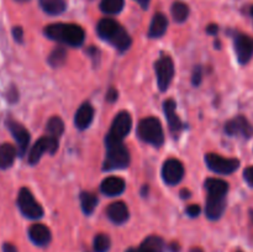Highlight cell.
I'll use <instances>...</instances> for the list:
<instances>
[{
    "instance_id": "obj_1",
    "label": "cell",
    "mask_w": 253,
    "mask_h": 252,
    "mask_svg": "<svg viewBox=\"0 0 253 252\" xmlns=\"http://www.w3.org/2000/svg\"><path fill=\"white\" fill-rule=\"evenodd\" d=\"M205 189L208 190V199L205 212L210 220H217L224 214L226 208V194L229 184L217 178L205 180Z\"/></svg>"
},
{
    "instance_id": "obj_2",
    "label": "cell",
    "mask_w": 253,
    "mask_h": 252,
    "mask_svg": "<svg viewBox=\"0 0 253 252\" xmlns=\"http://www.w3.org/2000/svg\"><path fill=\"white\" fill-rule=\"evenodd\" d=\"M96 32L105 41L110 42L120 52L126 51L131 44V37L125 29L113 19H101L96 26Z\"/></svg>"
},
{
    "instance_id": "obj_3",
    "label": "cell",
    "mask_w": 253,
    "mask_h": 252,
    "mask_svg": "<svg viewBox=\"0 0 253 252\" xmlns=\"http://www.w3.org/2000/svg\"><path fill=\"white\" fill-rule=\"evenodd\" d=\"M44 35L48 39L62 42L72 47H79L84 42L85 32L79 25L76 24H52L46 26Z\"/></svg>"
},
{
    "instance_id": "obj_4",
    "label": "cell",
    "mask_w": 253,
    "mask_h": 252,
    "mask_svg": "<svg viewBox=\"0 0 253 252\" xmlns=\"http://www.w3.org/2000/svg\"><path fill=\"white\" fill-rule=\"evenodd\" d=\"M137 132L141 140L151 143L156 147H160L165 142L162 124L156 118H146L141 120L140 124H138Z\"/></svg>"
},
{
    "instance_id": "obj_5",
    "label": "cell",
    "mask_w": 253,
    "mask_h": 252,
    "mask_svg": "<svg viewBox=\"0 0 253 252\" xmlns=\"http://www.w3.org/2000/svg\"><path fill=\"white\" fill-rule=\"evenodd\" d=\"M132 126V119L127 111H121L114 118L109 133L105 137L106 146L114 143H121L124 138L128 135Z\"/></svg>"
},
{
    "instance_id": "obj_6",
    "label": "cell",
    "mask_w": 253,
    "mask_h": 252,
    "mask_svg": "<svg viewBox=\"0 0 253 252\" xmlns=\"http://www.w3.org/2000/svg\"><path fill=\"white\" fill-rule=\"evenodd\" d=\"M108 151H106L105 162H104V169L113 170V169H124L130 163V153L127 148L121 143H114V145H108Z\"/></svg>"
},
{
    "instance_id": "obj_7",
    "label": "cell",
    "mask_w": 253,
    "mask_h": 252,
    "mask_svg": "<svg viewBox=\"0 0 253 252\" xmlns=\"http://www.w3.org/2000/svg\"><path fill=\"white\" fill-rule=\"evenodd\" d=\"M17 207L22 215L29 219H40L43 215V209L41 205L35 200L34 195L27 188H21L17 195Z\"/></svg>"
},
{
    "instance_id": "obj_8",
    "label": "cell",
    "mask_w": 253,
    "mask_h": 252,
    "mask_svg": "<svg viewBox=\"0 0 253 252\" xmlns=\"http://www.w3.org/2000/svg\"><path fill=\"white\" fill-rule=\"evenodd\" d=\"M205 162L212 172L219 174H231L240 167V161L236 158H225L216 153H208Z\"/></svg>"
},
{
    "instance_id": "obj_9",
    "label": "cell",
    "mask_w": 253,
    "mask_h": 252,
    "mask_svg": "<svg viewBox=\"0 0 253 252\" xmlns=\"http://www.w3.org/2000/svg\"><path fill=\"white\" fill-rule=\"evenodd\" d=\"M155 71L157 74L158 86L162 91H166L174 76V63L168 56H162L155 63Z\"/></svg>"
},
{
    "instance_id": "obj_10",
    "label": "cell",
    "mask_w": 253,
    "mask_h": 252,
    "mask_svg": "<svg viewBox=\"0 0 253 252\" xmlns=\"http://www.w3.org/2000/svg\"><path fill=\"white\" fill-rule=\"evenodd\" d=\"M58 150V138L52 137V136H43L37 142L32 146L31 151L29 153V163L30 165H36L41 160L42 155L44 152H49L53 155Z\"/></svg>"
},
{
    "instance_id": "obj_11",
    "label": "cell",
    "mask_w": 253,
    "mask_h": 252,
    "mask_svg": "<svg viewBox=\"0 0 253 252\" xmlns=\"http://www.w3.org/2000/svg\"><path fill=\"white\" fill-rule=\"evenodd\" d=\"M162 177L167 184H178L184 177V167L182 162L175 158H169L163 163Z\"/></svg>"
},
{
    "instance_id": "obj_12",
    "label": "cell",
    "mask_w": 253,
    "mask_h": 252,
    "mask_svg": "<svg viewBox=\"0 0 253 252\" xmlns=\"http://www.w3.org/2000/svg\"><path fill=\"white\" fill-rule=\"evenodd\" d=\"M225 131L230 136H242L245 138H251L253 136V126L245 116L240 115L227 121Z\"/></svg>"
},
{
    "instance_id": "obj_13",
    "label": "cell",
    "mask_w": 253,
    "mask_h": 252,
    "mask_svg": "<svg viewBox=\"0 0 253 252\" xmlns=\"http://www.w3.org/2000/svg\"><path fill=\"white\" fill-rule=\"evenodd\" d=\"M235 52L240 63H249L253 56V37L237 34L235 36Z\"/></svg>"
},
{
    "instance_id": "obj_14",
    "label": "cell",
    "mask_w": 253,
    "mask_h": 252,
    "mask_svg": "<svg viewBox=\"0 0 253 252\" xmlns=\"http://www.w3.org/2000/svg\"><path fill=\"white\" fill-rule=\"evenodd\" d=\"M7 127H9L10 132L14 136L15 141L17 143V147H19V153L20 156L25 155V152L27 151V147H29L30 142V133L24 126L20 123L14 120H7L6 123Z\"/></svg>"
},
{
    "instance_id": "obj_15",
    "label": "cell",
    "mask_w": 253,
    "mask_h": 252,
    "mask_svg": "<svg viewBox=\"0 0 253 252\" xmlns=\"http://www.w3.org/2000/svg\"><path fill=\"white\" fill-rule=\"evenodd\" d=\"M175 103L172 99H168L163 103V110H165L166 116H167L168 125H169V130L172 131L173 135H178L180 131L183 130V123L179 119V116L175 113Z\"/></svg>"
},
{
    "instance_id": "obj_16",
    "label": "cell",
    "mask_w": 253,
    "mask_h": 252,
    "mask_svg": "<svg viewBox=\"0 0 253 252\" xmlns=\"http://www.w3.org/2000/svg\"><path fill=\"white\" fill-rule=\"evenodd\" d=\"M108 217L114 222V224H124L128 220V208L125 203L115 202L111 203L106 209Z\"/></svg>"
},
{
    "instance_id": "obj_17",
    "label": "cell",
    "mask_w": 253,
    "mask_h": 252,
    "mask_svg": "<svg viewBox=\"0 0 253 252\" xmlns=\"http://www.w3.org/2000/svg\"><path fill=\"white\" fill-rule=\"evenodd\" d=\"M126 184L123 178L119 177H108L101 182L100 190L103 194L108 197H116L120 195L125 190Z\"/></svg>"
},
{
    "instance_id": "obj_18",
    "label": "cell",
    "mask_w": 253,
    "mask_h": 252,
    "mask_svg": "<svg viewBox=\"0 0 253 252\" xmlns=\"http://www.w3.org/2000/svg\"><path fill=\"white\" fill-rule=\"evenodd\" d=\"M29 237L37 246H46L51 241V231L43 224H35L29 229Z\"/></svg>"
},
{
    "instance_id": "obj_19",
    "label": "cell",
    "mask_w": 253,
    "mask_h": 252,
    "mask_svg": "<svg viewBox=\"0 0 253 252\" xmlns=\"http://www.w3.org/2000/svg\"><path fill=\"white\" fill-rule=\"evenodd\" d=\"M94 118V109L89 103H84L76 113L74 124L79 130H85L89 127Z\"/></svg>"
},
{
    "instance_id": "obj_20",
    "label": "cell",
    "mask_w": 253,
    "mask_h": 252,
    "mask_svg": "<svg viewBox=\"0 0 253 252\" xmlns=\"http://www.w3.org/2000/svg\"><path fill=\"white\" fill-rule=\"evenodd\" d=\"M168 26V20L161 12H157L155 16L152 17V21H151L150 30H148V36L151 39H158V37L163 36L167 31Z\"/></svg>"
},
{
    "instance_id": "obj_21",
    "label": "cell",
    "mask_w": 253,
    "mask_h": 252,
    "mask_svg": "<svg viewBox=\"0 0 253 252\" xmlns=\"http://www.w3.org/2000/svg\"><path fill=\"white\" fill-rule=\"evenodd\" d=\"M16 157V148L10 143H2L0 145V168L6 169L14 163Z\"/></svg>"
},
{
    "instance_id": "obj_22",
    "label": "cell",
    "mask_w": 253,
    "mask_h": 252,
    "mask_svg": "<svg viewBox=\"0 0 253 252\" xmlns=\"http://www.w3.org/2000/svg\"><path fill=\"white\" fill-rule=\"evenodd\" d=\"M140 249L143 252H163L165 251V241L161 237L153 235V236H148L143 240Z\"/></svg>"
},
{
    "instance_id": "obj_23",
    "label": "cell",
    "mask_w": 253,
    "mask_h": 252,
    "mask_svg": "<svg viewBox=\"0 0 253 252\" xmlns=\"http://www.w3.org/2000/svg\"><path fill=\"white\" fill-rule=\"evenodd\" d=\"M42 10L49 15H59L66 10L64 0H40Z\"/></svg>"
},
{
    "instance_id": "obj_24",
    "label": "cell",
    "mask_w": 253,
    "mask_h": 252,
    "mask_svg": "<svg viewBox=\"0 0 253 252\" xmlns=\"http://www.w3.org/2000/svg\"><path fill=\"white\" fill-rule=\"evenodd\" d=\"M82 209L86 215H90L98 204V197L90 192H83L81 194Z\"/></svg>"
},
{
    "instance_id": "obj_25",
    "label": "cell",
    "mask_w": 253,
    "mask_h": 252,
    "mask_svg": "<svg viewBox=\"0 0 253 252\" xmlns=\"http://www.w3.org/2000/svg\"><path fill=\"white\" fill-rule=\"evenodd\" d=\"M46 130L49 136L58 138L59 136L63 133V130H64L63 121H62L58 116H53V118L49 119L48 123H47Z\"/></svg>"
},
{
    "instance_id": "obj_26",
    "label": "cell",
    "mask_w": 253,
    "mask_h": 252,
    "mask_svg": "<svg viewBox=\"0 0 253 252\" xmlns=\"http://www.w3.org/2000/svg\"><path fill=\"white\" fill-rule=\"evenodd\" d=\"M170 11H172L173 19L177 22H184L189 16V7L184 2H174Z\"/></svg>"
},
{
    "instance_id": "obj_27",
    "label": "cell",
    "mask_w": 253,
    "mask_h": 252,
    "mask_svg": "<svg viewBox=\"0 0 253 252\" xmlns=\"http://www.w3.org/2000/svg\"><path fill=\"white\" fill-rule=\"evenodd\" d=\"M124 0H101L100 9L105 14L115 15L123 10Z\"/></svg>"
},
{
    "instance_id": "obj_28",
    "label": "cell",
    "mask_w": 253,
    "mask_h": 252,
    "mask_svg": "<svg viewBox=\"0 0 253 252\" xmlns=\"http://www.w3.org/2000/svg\"><path fill=\"white\" fill-rule=\"evenodd\" d=\"M67 59V51L63 47H57L52 51V53L48 57V63L52 67L57 68V67H61L62 64L66 62Z\"/></svg>"
},
{
    "instance_id": "obj_29",
    "label": "cell",
    "mask_w": 253,
    "mask_h": 252,
    "mask_svg": "<svg viewBox=\"0 0 253 252\" xmlns=\"http://www.w3.org/2000/svg\"><path fill=\"white\" fill-rule=\"evenodd\" d=\"M110 249V239L108 235L99 234L94 239L93 250L94 252H108Z\"/></svg>"
},
{
    "instance_id": "obj_30",
    "label": "cell",
    "mask_w": 253,
    "mask_h": 252,
    "mask_svg": "<svg viewBox=\"0 0 253 252\" xmlns=\"http://www.w3.org/2000/svg\"><path fill=\"white\" fill-rule=\"evenodd\" d=\"M244 178L245 180H246L247 184L253 187V166H250V167H247L246 169H245Z\"/></svg>"
},
{
    "instance_id": "obj_31",
    "label": "cell",
    "mask_w": 253,
    "mask_h": 252,
    "mask_svg": "<svg viewBox=\"0 0 253 252\" xmlns=\"http://www.w3.org/2000/svg\"><path fill=\"white\" fill-rule=\"evenodd\" d=\"M200 207L197 204H192L187 208V214L192 217H197L200 214Z\"/></svg>"
},
{
    "instance_id": "obj_32",
    "label": "cell",
    "mask_w": 253,
    "mask_h": 252,
    "mask_svg": "<svg viewBox=\"0 0 253 252\" xmlns=\"http://www.w3.org/2000/svg\"><path fill=\"white\" fill-rule=\"evenodd\" d=\"M202 68L200 67H197L194 69V73H193V85H199L200 82H202Z\"/></svg>"
},
{
    "instance_id": "obj_33",
    "label": "cell",
    "mask_w": 253,
    "mask_h": 252,
    "mask_svg": "<svg viewBox=\"0 0 253 252\" xmlns=\"http://www.w3.org/2000/svg\"><path fill=\"white\" fill-rule=\"evenodd\" d=\"M12 35H14V39L16 40L17 42H21L22 37H24V31H22L21 27L16 26L14 27V30H12Z\"/></svg>"
},
{
    "instance_id": "obj_34",
    "label": "cell",
    "mask_w": 253,
    "mask_h": 252,
    "mask_svg": "<svg viewBox=\"0 0 253 252\" xmlns=\"http://www.w3.org/2000/svg\"><path fill=\"white\" fill-rule=\"evenodd\" d=\"M116 99H118V91H116L115 89L111 88L110 90L108 91V94H106V100L110 101V103H113V101H115Z\"/></svg>"
},
{
    "instance_id": "obj_35",
    "label": "cell",
    "mask_w": 253,
    "mask_h": 252,
    "mask_svg": "<svg viewBox=\"0 0 253 252\" xmlns=\"http://www.w3.org/2000/svg\"><path fill=\"white\" fill-rule=\"evenodd\" d=\"M2 252H17V249L12 244L6 242V244L2 245Z\"/></svg>"
},
{
    "instance_id": "obj_36",
    "label": "cell",
    "mask_w": 253,
    "mask_h": 252,
    "mask_svg": "<svg viewBox=\"0 0 253 252\" xmlns=\"http://www.w3.org/2000/svg\"><path fill=\"white\" fill-rule=\"evenodd\" d=\"M207 31H208V34L215 35V34H217V31H219V27H217V25L211 24L207 27Z\"/></svg>"
},
{
    "instance_id": "obj_37",
    "label": "cell",
    "mask_w": 253,
    "mask_h": 252,
    "mask_svg": "<svg viewBox=\"0 0 253 252\" xmlns=\"http://www.w3.org/2000/svg\"><path fill=\"white\" fill-rule=\"evenodd\" d=\"M136 1L142 6V9H147L148 4H150V0H136Z\"/></svg>"
},
{
    "instance_id": "obj_38",
    "label": "cell",
    "mask_w": 253,
    "mask_h": 252,
    "mask_svg": "<svg viewBox=\"0 0 253 252\" xmlns=\"http://www.w3.org/2000/svg\"><path fill=\"white\" fill-rule=\"evenodd\" d=\"M170 250H172V252H178L179 251V246H178V244H172L170 245Z\"/></svg>"
},
{
    "instance_id": "obj_39",
    "label": "cell",
    "mask_w": 253,
    "mask_h": 252,
    "mask_svg": "<svg viewBox=\"0 0 253 252\" xmlns=\"http://www.w3.org/2000/svg\"><path fill=\"white\" fill-rule=\"evenodd\" d=\"M180 194H182V198H189L190 197L188 190H182V193H180Z\"/></svg>"
},
{
    "instance_id": "obj_40",
    "label": "cell",
    "mask_w": 253,
    "mask_h": 252,
    "mask_svg": "<svg viewBox=\"0 0 253 252\" xmlns=\"http://www.w3.org/2000/svg\"><path fill=\"white\" fill-rule=\"evenodd\" d=\"M126 252H143V251L140 249V247H138V249H130V250H127Z\"/></svg>"
},
{
    "instance_id": "obj_41",
    "label": "cell",
    "mask_w": 253,
    "mask_h": 252,
    "mask_svg": "<svg viewBox=\"0 0 253 252\" xmlns=\"http://www.w3.org/2000/svg\"><path fill=\"white\" fill-rule=\"evenodd\" d=\"M250 15H251V16H253V5L251 7H250Z\"/></svg>"
},
{
    "instance_id": "obj_42",
    "label": "cell",
    "mask_w": 253,
    "mask_h": 252,
    "mask_svg": "<svg viewBox=\"0 0 253 252\" xmlns=\"http://www.w3.org/2000/svg\"><path fill=\"white\" fill-rule=\"evenodd\" d=\"M15 1H19V2H26V1H29V0H15Z\"/></svg>"
},
{
    "instance_id": "obj_43",
    "label": "cell",
    "mask_w": 253,
    "mask_h": 252,
    "mask_svg": "<svg viewBox=\"0 0 253 252\" xmlns=\"http://www.w3.org/2000/svg\"><path fill=\"white\" fill-rule=\"evenodd\" d=\"M251 217H252V220H253V210L251 211Z\"/></svg>"
},
{
    "instance_id": "obj_44",
    "label": "cell",
    "mask_w": 253,
    "mask_h": 252,
    "mask_svg": "<svg viewBox=\"0 0 253 252\" xmlns=\"http://www.w3.org/2000/svg\"><path fill=\"white\" fill-rule=\"evenodd\" d=\"M239 252H241V251H239Z\"/></svg>"
}]
</instances>
